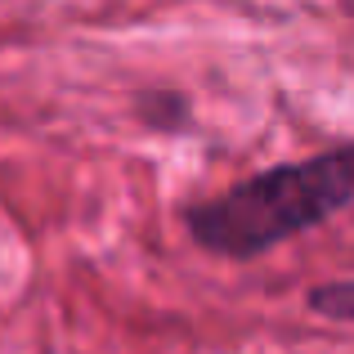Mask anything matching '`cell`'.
<instances>
[{
    "label": "cell",
    "instance_id": "cell-3",
    "mask_svg": "<svg viewBox=\"0 0 354 354\" xmlns=\"http://www.w3.org/2000/svg\"><path fill=\"white\" fill-rule=\"evenodd\" d=\"M305 305H310V314H323V319L354 323V278H337V283L310 287V292H305Z\"/></svg>",
    "mask_w": 354,
    "mask_h": 354
},
{
    "label": "cell",
    "instance_id": "cell-1",
    "mask_svg": "<svg viewBox=\"0 0 354 354\" xmlns=\"http://www.w3.org/2000/svg\"><path fill=\"white\" fill-rule=\"evenodd\" d=\"M354 202V144H337L305 162H283L238 180L234 189L184 211L189 238L225 260H256L278 242L319 229Z\"/></svg>",
    "mask_w": 354,
    "mask_h": 354
},
{
    "label": "cell",
    "instance_id": "cell-2",
    "mask_svg": "<svg viewBox=\"0 0 354 354\" xmlns=\"http://www.w3.org/2000/svg\"><path fill=\"white\" fill-rule=\"evenodd\" d=\"M135 113L153 130H184L189 126V99L175 95V90H144L135 99Z\"/></svg>",
    "mask_w": 354,
    "mask_h": 354
}]
</instances>
